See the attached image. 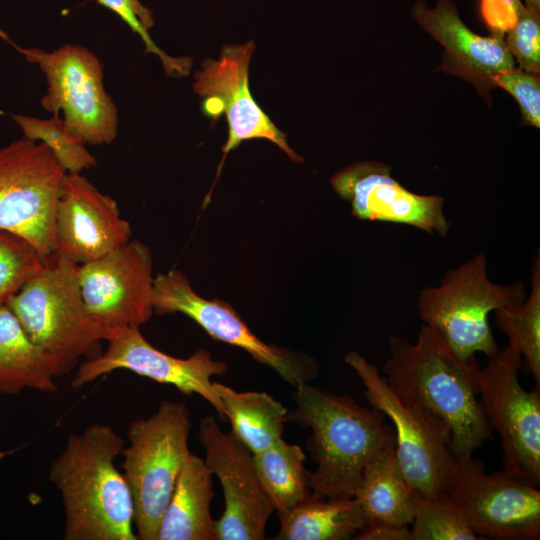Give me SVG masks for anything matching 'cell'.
Here are the masks:
<instances>
[{"label":"cell","instance_id":"6da1fadb","mask_svg":"<svg viewBox=\"0 0 540 540\" xmlns=\"http://www.w3.org/2000/svg\"><path fill=\"white\" fill-rule=\"evenodd\" d=\"M390 357L382 370L400 400L417 404L450 427L451 452L470 458L487 440L493 441L480 401L479 364L462 360L441 334L422 325L415 343L400 336L388 340Z\"/></svg>","mask_w":540,"mask_h":540},{"label":"cell","instance_id":"7a4b0ae2","mask_svg":"<svg viewBox=\"0 0 540 540\" xmlns=\"http://www.w3.org/2000/svg\"><path fill=\"white\" fill-rule=\"evenodd\" d=\"M125 441L110 425L95 423L70 434L48 477L64 508L65 540H136L134 504L115 459Z\"/></svg>","mask_w":540,"mask_h":540},{"label":"cell","instance_id":"3957f363","mask_svg":"<svg viewBox=\"0 0 540 540\" xmlns=\"http://www.w3.org/2000/svg\"><path fill=\"white\" fill-rule=\"evenodd\" d=\"M295 409L286 422L311 430L307 450L316 463L307 472L311 493L325 499L352 498L374 455L396 443L394 427L379 410L365 407L348 394H335L301 383L293 395Z\"/></svg>","mask_w":540,"mask_h":540},{"label":"cell","instance_id":"277c9868","mask_svg":"<svg viewBox=\"0 0 540 540\" xmlns=\"http://www.w3.org/2000/svg\"><path fill=\"white\" fill-rule=\"evenodd\" d=\"M77 269L56 250L43 270L6 302L56 377L71 373L81 358L98 356L108 337L87 312Z\"/></svg>","mask_w":540,"mask_h":540},{"label":"cell","instance_id":"5b68a950","mask_svg":"<svg viewBox=\"0 0 540 540\" xmlns=\"http://www.w3.org/2000/svg\"><path fill=\"white\" fill-rule=\"evenodd\" d=\"M190 430L188 407L170 400L129 424L121 468L133 499L137 539L157 540L161 518L190 454Z\"/></svg>","mask_w":540,"mask_h":540},{"label":"cell","instance_id":"8992f818","mask_svg":"<svg viewBox=\"0 0 540 540\" xmlns=\"http://www.w3.org/2000/svg\"><path fill=\"white\" fill-rule=\"evenodd\" d=\"M525 298L523 281L507 285L492 282L486 256L478 253L447 270L438 286L423 288L417 309L424 324L438 331L460 359L472 360L477 352L489 358L499 349L490 313Z\"/></svg>","mask_w":540,"mask_h":540},{"label":"cell","instance_id":"52a82bcc","mask_svg":"<svg viewBox=\"0 0 540 540\" xmlns=\"http://www.w3.org/2000/svg\"><path fill=\"white\" fill-rule=\"evenodd\" d=\"M344 361L361 380L369 405L391 419L396 455L412 491L430 499L447 497L455 466L450 427L420 405L400 400L385 376L360 353L349 351Z\"/></svg>","mask_w":540,"mask_h":540},{"label":"cell","instance_id":"ba28073f","mask_svg":"<svg viewBox=\"0 0 540 540\" xmlns=\"http://www.w3.org/2000/svg\"><path fill=\"white\" fill-rule=\"evenodd\" d=\"M66 172L43 142L22 137L0 147V229L44 257L57 250L54 218Z\"/></svg>","mask_w":540,"mask_h":540},{"label":"cell","instance_id":"9c48e42d","mask_svg":"<svg viewBox=\"0 0 540 540\" xmlns=\"http://www.w3.org/2000/svg\"><path fill=\"white\" fill-rule=\"evenodd\" d=\"M9 42L45 74L48 89L42 107L53 114L62 110L71 135L96 145L116 138L117 108L104 89L102 64L93 52L72 44L46 52Z\"/></svg>","mask_w":540,"mask_h":540},{"label":"cell","instance_id":"30bf717a","mask_svg":"<svg viewBox=\"0 0 540 540\" xmlns=\"http://www.w3.org/2000/svg\"><path fill=\"white\" fill-rule=\"evenodd\" d=\"M521 355L510 345L498 349L479 372L485 418L501 441L503 469L540 486V388L525 390L518 372Z\"/></svg>","mask_w":540,"mask_h":540},{"label":"cell","instance_id":"8fae6325","mask_svg":"<svg viewBox=\"0 0 540 540\" xmlns=\"http://www.w3.org/2000/svg\"><path fill=\"white\" fill-rule=\"evenodd\" d=\"M447 497L481 539L540 538L538 487L504 469L487 474L481 461L455 457Z\"/></svg>","mask_w":540,"mask_h":540},{"label":"cell","instance_id":"7c38bea8","mask_svg":"<svg viewBox=\"0 0 540 540\" xmlns=\"http://www.w3.org/2000/svg\"><path fill=\"white\" fill-rule=\"evenodd\" d=\"M105 341L108 343L105 351L79 364L71 381L73 388L116 370H129L158 383L172 385L185 395L197 394L214 407L220 420L227 419L211 377L225 374L228 364L214 360L209 351L199 349L187 358L170 356L153 347L139 327L112 330Z\"/></svg>","mask_w":540,"mask_h":540},{"label":"cell","instance_id":"4fadbf2b","mask_svg":"<svg viewBox=\"0 0 540 540\" xmlns=\"http://www.w3.org/2000/svg\"><path fill=\"white\" fill-rule=\"evenodd\" d=\"M154 313H182L195 321L213 339L239 347L260 364L273 369L296 387L318 375V363L309 355L260 340L225 301L207 300L191 287L178 269L154 278Z\"/></svg>","mask_w":540,"mask_h":540},{"label":"cell","instance_id":"5bb4252c","mask_svg":"<svg viewBox=\"0 0 540 540\" xmlns=\"http://www.w3.org/2000/svg\"><path fill=\"white\" fill-rule=\"evenodd\" d=\"M152 255L130 240L105 256L78 265V282L90 317L108 332L139 327L154 313Z\"/></svg>","mask_w":540,"mask_h":540},{"label":"cell","instance_id":"9a60e30c","mask_svg":"<svg viewBox=\"0 0 540 540\" xmlns=\"http://www.w3.org/2000/svg\"><path fill=\"white\" fill-rule=\"evenodd\" d=\"M255 49L253 41L240 45H224L218 59H207L194 74V92L203 98L202 110L212 119L225 114L228 138L223 159L241 142L266 139L277 145L296 162L303 161L287 143L279 130L256 102L249 88V64Z\"/></svg>","mask_w":540,"mask_h":540},{"label":"cell","instance_id":"2e32d148","mask_svg":"<svg viewBox=\"0 0 540 540\" xmlns=\"http://www.w3.org/2000/svg\"><path fill=\"white\" fill-rule=\"evenodd\" d=\"M198 437L204 462L223 490L225 508L215 520L217 540H262L274 509L259 482L253 454L213 415L201 418Z\"/></svg>","mask_w":540,"mask_h":540},{"label":"cell","instance_id":"e0dca14e","mask_svg":"<svg viewBox=\"0 0 540 540\" xmlns=\"http://www.w3.org/2000/svg\"><path fill=\"white\" fill-rule=\"evenodd\" d=\"M330 184L360 220L403 224L442 237L450 230L443 197L410 191L391 175L387 164L360 161L348 165L332 176Z\"/></svg>","mask_w":540,"mask_h":540},{"label":"cell","instance_id":"ac0fdd59","mask_svg":"<svg viewBox=\"0 0 540 540\" xmlns=\"http://www.w3.org/2000/svg\"><path fill=\"white\" fill-rule=\"evenodd\" d=\"M57 251L81 265L99 259L131 240V225L117 202L80 173H66L54 218Z\"/></svg>","mask_w":540,"mask_h":540},{"label":"cell","instance_id":"d6986e66","mask_svg":"<svg viewBox=\"0 0 540 540\" xmlns=\"http://www.w3.org/2000/svg\"><path fill=\"white\" fill-rule=\"evenodd\" d=\"M413 16L444 47L440 69L465 79L490 101L493 78L515 67L504 37H483L474 33L461 20L451 0H438L433 9L418 2Z\"/></svg>","mask_w":540,"mask_h":540},{"label":"cell","instance_id":"ffe728a7","mask_svg":"<svg viewBox=\"0 0 540 540\" xmlns=\"http://www.w3.org/2000/svg\"><path fill=\"white\" fill-rule=\"evenodd\" d=\"M212 472L190 452L161 518L157 540H217L210 513Z\"/></svg>","mask_w":540,"mask_h":540},{"label":"cell","instance_id":"44dd1931","mask_svg":"<svg viewBox=\"0 0 540 540\" xmlns=\"http://www.w3.org/2000/svg\"><path fill=\"white\" fill-rule=\"evenodd\" d=\"M395 447L396 443L386 445L368 462L354 498L369 522L409 526L414 514L412 489L403 474Z\"/></svg>","mask_w":540,"mask_h":540},{"label":"cell","instance_id":"7402d4cb","mask_svg":"<svg viewBox=\"0 0 540 540\" xmlns=\"http://www.w3.org/2000/svg\"><path fill=\"white\" fill-rule=\"evenodd\" d=\"M276 540H347L368 524L357 500L311 495L285 513L277 514Z\"/></svg>","mask_w":540,"mask_h":540},{"label":"cell","instance_id":"603a6c76","mask_svg":"<svg viewBox=\"0 0 540 540\" xmlns=\"http://www.w3.org/2000/svg\"><path fill=\"white\" fill-rule=\"evenodd\" d=\"M55 372L41 350L30 340L15 314L0 305V392L18 394L24 389L53 393Z\"/></svg>","mask_w":540,"mask_h":540},{"label":"cell","instance_id":"cb8c5ba5","mask_svg":"<svg viewBox=\"0 0 540 540\" xmlns=\"http://www.w3.org/2000/svg\"><path fill=\"white\" fill-rule=\"evenodd\" d=\"M231 432L250 450L260 453L282 438L288 410L265 392H238L213 381Z\"/></svg>","mask_w":540,"mask_h":540},{"label":"cell","instance_id":"d4e9b609","mask_svg":"<svg viewBox=\"0 0 540 540\" xmlns=\"http://www.w3.org/2000/svg\"><path fill=\"white\" fill-rule=\"evenodd\" d=\"M305 459L299 445L289 444L282 438L268 449L253 454L259 482L277 514L289 511L311 495Z\"/></svg>","mask_w":540,"mask_h":540},{"label":"cell","instance_id":"484cf974","mask_svg":"<svg viewBox=\"0 0 540 540\" xmlns=\"http://www.w3.org/2000/svg\"><path fill=\"white\" fill-rule=\"evenodd\" d=\"M495 323L525 360L540 388V257H534L531 267V291L528 298L517 304L494 311Z\"/></svg>","mask_w":540,"mask_h":540},{"label":"cell","instance_id":"4316f807","mask_svg":"<svg viewBox=\"0 0 540 540\" xmlns=\"http://www.w3.org/2000/svg\"><path fill=\"white\" fill-rule=\"evenodd\" d=\"M12 118L23 131V137L43 142L49 147L66 173H80L96 165L86 143L68 132L58 114L47 120L24 115H13Z\"/></svg>","mask_w":540,"mask_h":540},{"label":"cell","instance_id":"83f0119b","mask_svg":"<svg viewBox=\"0 0 540 540\" xmlns=\"http://www.w3.org/2000/svg\"><path fill=\"white\" fill-rule=\"evenodd\" d=\"M411 540H479L448 498L430 499L412 491Z\"/></svg>","mask_w":540,"mask_h":540},{"label":"cell","instance_id":"f1b7e54d","mask_svg":"<svg viewBox=\"0 0 540 540\" xmlns=\"http://www.w3.org/2000/svg\"><path fill=\"white\" fill-rule=\"evenodd\" d=\"M46 260L28 240L0 229V305L35 278Z\"/></svg>","mask_w":540,"mask_h":540},{"label":"cell","instance_id":"f546056e","mask_svg":"<svg viewBox=\"0 0 540 540\" xmlns=\"http://www.w3.org/2000/svg\"><path fill=\"white\" fill-rule=\"evenodd\" d=\"M116 13L133 32L138 34L145 45L146 53L159 57L168 76L184 77L190 72L192 60L189 57H171L152 40L149 30L154 25L151 10L140 0H95Z\"/></svg>","mask_w":540,"mask_h":540},{"label":"cell","instance_id":"4dcf8cb0","mask_svg":"<svg viewBox=\"0 0 540 540\" xmlns=\"http://www.w3.org/2000/svg\"><path fill=\"white\" fill-rule=\"evenodd\" d=\"M540 9L521 6L516 24L506 32L505 43L519 68L540 73Z\"/></svg>","mask_w":540,"mask_h":540},{"label":"cell","instance_id":"1f68e13d","mask_svg":"<svg viewBox=\"0 0 540 540\" xmlns=\"http://www.w3.org/2000/svg\"><path fill=\"white\" fill-rule=\"evenodd\" d=\"M494 87L507 91L517 101L522 121L530 126H540V78L521 68H512L493 78Z\"/></svg>","mask_w":540,"mask_h":540},{"label":"cell","instance_id":"d6a6232c","mask_svg":"<svg viewBox=\"0 0 540 540\" xmlns=\"http://www.w3.org/2000/svg\"><path fill=\"white\" fill-rule=\"evenodd\" d=\"M520 0H480V15L492 35L505 36L517 21Z\"/></svg>","mask_w":540,"mask_h":540},{"label":"cell","instance_id":"836d02e7","mask_svg":"<svg viewBox=\"0 0 540 540\" xmlns=\"http://www.w3.org/2000/svg\"><path fill=\"white\" fill-rule=\"evenodd\" d=\"M353 539L356 540H411L408 525H394L371 521Z\"/></svg>","mask_w":540,"mask_h":540},{"label":"cell","instance_id":"e575fe53","mask_svg":"<svg viewBox=\"0 0 540 540\" xmlns=\"http://www.w3.org/2000/svg\"><path fill=\"white\" fill-rule=\"evenodd\" d=\"M526 7L540 9V0H525Z\"/></svg>","mask_w":540,"mask_h":540},{"label":"cell","instance_id":"d590c367","mask_svg":"<svg viewBox=\"0 0 540 540\" xmlns=\"http://www.w3.org/2000/svg\"><path fill=\"white\" fill-rule=\"evenodd\" d=\"M11 453H12V451L0 452V462L2 461V459H4L7 455H9Z\"/></svg>","mask_w":540,"mask_h":540},{"label":"cell","instance_id":"8d00e7d4","mask_svg":"<svg viewBox=\"0 0 540 540\" xmlns=\"http://www.w3.org/2000/svg\"><path fill=\"white\" fill-rule=\"evenodd\" d=\"M5 36H6V35H5L2 31H0V37H3V38H4Z\"/></svg>","mask_w":540,"mask_h":540}]
</instances>
